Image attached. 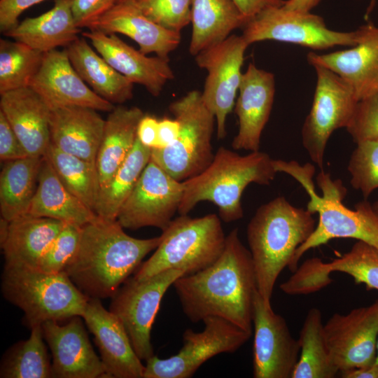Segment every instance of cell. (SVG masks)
<instances>
[{"label": "cell", "mask_w": 378, "mask_h": 378, "mask_svg": "<svg viewBox=\"0 0 378 378\" xmlns=\"http://www.w3.org/2000/svg\"><path fill=\"white\" fill-rule=\"evenodd\" d=\"M304 281L316 290L331 283L330 274L340 272L351 276L355 284H363L368 290H378V249L362 241L329 262L318 258L307 260L300 267Z\"/></svg>", "instance_id": "obj_28"}, {"label": "cell", "mask_w": 378, "mask_h": 378, "mask_svg": "<svg viewBox=\"0 0 378 378\" xmlns=\"http://www.w3.org/2000/svg\"><path fill=\"white\" fill-rule=\"evenodd\" d=\"M106 34H122L134 41L145 55L169 59L181 42V33L158 24L138 7L134 0L119 1L87 27Z\"/></svg>", "instance_id": "obj_23"}, {"label": "cell", "mask_w": 378, "mask_h": 378, "mask_svg": "<svg viewBox=\"0 0 378 378\" xmlns=\"http://www.w3.org/2000/svg\"><path fill=\"white\" fill-rule=\"evenodd\" d=\"M123 229L117 220L99 216L82 227L78 249L64 272L88 298H111L161 241L160 235L134 238Z\"/></svg>", "instance_id": "obj_2"}, {"label": "cell", "mask_w": 378, "mask_h": 378, "mask_svg": "<svg viewBox=\"0 0 378 378\" xmlns=\"http://www.w3.org/2000/svg\"><path fill=\"white\" fill-rule=\"evenodd\" d=\"M253 374L255 378H291L300 356L288 324L257 291L253 302Z\"/></svg>", "instance_id": "obj_16"}, {"label": "cell", "mask_w": 378, "mask_h": 378, "mask_svg": "<svg viewBox=\"0 0 378 378\" xmlns=\"http://www.w3.org/2000/svg\"><path fill=\"white\" fill-rule=\"evenodd\" d=\"M158 121L153 116L144 115L137 127L136 138L144 146L150 149L158 147Z\"/></svg>", "instance_id": "obj_46"}, {"label": "cell", "mask_w": 378, "mask_h": 378, "mask_svg": "<svg viewBox=\"0 0 378 378\" xmlns=\"http://www.w3.org/2000/svg\"><path fill=\"white\" fill-rule=\"evenodd\" d=\"M44 341L42 326L31 328L27 340L18 342L4 354L0 377H52V363Z\"/></svg>", "instance_id": "obj_37"}, {"label": "cell", "mask_w": 378, "mask_h": 378, "mask_svg": "<svg viewBox=\"0 0 378 378\" xmlns=\"http://www.w3.org/2000/svg\"><path fill=\"white\" fill-rule=\"evenodd\" d=\"M172 286L190 321L219 317L252 332L256 276L251 252L237 228L226 236L224 249L213 264L179 277Z\"/></svg>", "instance_id": "obj_1"}, {"label": "cell", "mask_w": 378, "mask_h": 378, "mask_svg": "<svg viewBox=\"0 0 378 378\" xmlns=\"http://www.w3.org/2000/svg\"><path fill=\"white\" fill-rule=\"evenodd\" d=\"M276 172L293 177L309 196L307 209L318 214V223L309 238L296 250L288 269L294 272L301 257L309 250L337 238H352L378 249V214L366 200L358 202L354 210L342 203L346 189L340 179L333 180L329 173L321 171L316 177L321 195L315 190L313 176L315 168L310 163L273 160Z\"/></svg>", "instance_id": "obj_3"}, {"label": "cell", "mask_w": 378, "mask_h": 378, "mask_svg": "<svg viewBox=\"0 0 378 378\" xmlns=\"http://www.w3.org/2000/svg\"><path fill=\"white\" fill-rule=\"evenodd\" d=\"M74 0H55L52 8L35 18L19 22L4 34L43 53L66 48L80 32L72 10Z\"/></svg>", "instance_id": "obj_27"}, {"label": "cell", "mask_w": 378, "mask_h": 378, "mask_svg": "<svg viewBox=\"0 0 378 378\" xmlns=\"http://www.w3.org/2000/svg\"><path fill=\"white\" fill-rule=\"evenodd\" d=\"M81 34L90 41L97 52L113 69L132 83L145 87L154 97H158L165 84L174 77L169 59L158 56L148 57L125 43L115 34L89 30Z\"/></svg>", "instance_id": "obj_21"}, {"label": "cell", "mask_w": 378, "mask_h": 378, "mask_svg": "<svg viewBox=\"0 0 378 378\" xmlns=\"http://www.w3.org/2000/svg\"><path fill=\"white\" fill-rule=\"evenodd\" d=\"M276 171L273 159L260 150L241 155L220 147L202 172L183 181V193L178 213L187 215L200 202L208 201L218 208L225 223L243 217L241 198L251 183L269 185Z\"/></svg>", "instance_id": "obj_5"}, {"label": "cell", "mask_w": 378, "mask_h": 378, "mask_svg": "<svg viewBox=\"0 0 378 378\" xmlns=\"http://www.w3.org/2000/svg\"><path fill=\"white\" fill-rule=\"evenodd\" d=\"M64 224L29 215L8 221L6 234L0 239L4 267L37 270L41 258Z\"/></svg>", "instance_id": "obj_26"}, {"label": "cell", "mask_w": 378, "mask_h": 378, "mask_svg": "<svg viewBox=\"0 0 378 378\" xmlns=\"http://www.w3.org/2000/svg\"><path fill=\"white\" fill-rule=\"evenodd\" d=\"M44 156L65 188L94 211L100 190L95 162L64 153L51 142Z\"/></svg>", "instance_id": "obj_36"}, {"label": "cell", "mask_w": 378, "mask_h": 378, "mask_svg": "<svg viewBox=\"0 0 378 378\" xmlns=\"http://www.w3.org/2000/svg\"><path fill=\"white\" fill-rule=\"evenodd\" d=\"M241 13L248 20L268 8L281 6L284 0H232Z\"/></svg>", "instance_id": "obj_48"}, {"label": "cell", "mask_w": 378, "mask_h": 378, "mask_svg": "<svg viewBox=\"0 0 378 378\" xmlns=\"http://www.w3.org/2000/svg\"><path fill=\"white\" fill-rule=\"evenodd\" d=\"M362 27L360 41L350 48L307 55L313 66L328 69L343 79L358 101L378 92V27L371 22Z\"/></svg>", "instance_id": "obj_22"}, {"label": "cell", "mask_w": 378, "mask_h": 378, "mask_svg": "<svg viewBox=\"0 0 378 378\" xmlns=\"http://www.w3.org/2000/svg\"><path fill=\"white\" fill-rule=\"evenodd\" d=\"M183 193L179 181L151 159L121 206L117 220L125 229L155 227L164 230L178 212Z\"/></svg>", "instance_id": "obj_14"}, {"label": "cell", "mask_w": 378, "mask_h": 378, "mask_svg": "<svg viewBox=\"0 0 378 378\" xmlns=\"http://www.w3.org/2000/svg\"><path fill=\"white\" fill-rule=\"evenodd\" d=\"M324 333L339 372L372 365L377 356L378 299L346 314L335 313L325 323Z\"/></svg>", "instance_id": "obj_15"}, {"label": "cell", "mask_w": 378, "mask_h": 378, "mask_svg": "<svg viewBox=\"0 0 378 378\" xmlns=\"http://www.w3.org/2000/svg\"><path fill=\"white\" fill-rule=\"evenodd\" d=\"M182 270H168L145 279L128 278L111 298L109 310L121 321L141 360L154 356L150 332L160 303Z\"/></svg>", "instance_id": "obj_11"}, {"label": "cell", "mask_w": 378, "mask_h": 378, "mask_svg": "<svg viewBox=\"0 0 378 378\" xmlns=\"http://www.w3.org/2000/svg\"><path fill=\"white\" fill-rule=\"evenodd\" d=\"M316 85L309 113L302 128V145L322 169L327 142L332 132L347 126L358 102L351 87L337 74L314 66Z\"/></svg>", "instance_id": "obj_12"}, {"label": "cell", "mask_w": 378, "mask_h": 378, "mask_svg": "<svg viewBox=\"0 0 378 378\" xmlns=\"http://www.w3.org/2000/svg\"><path fill=\"white\" fill-rule=\"evenodd\" d=\"M339 374L342 378H378V364L373 363L364 368L343 370Z\"/></svg>", "instance_id": "obj_49"}, {"label": "cell", "mask_w": 378, "mask_h": 378, "mask_svg": "<svg viewBox=\"0 0 378 378\" xmlns=\"http://www.w3.org/2000/svg\"><path fill=\"white\" fill-rule=\"evenodd\" d=\"M239 92L234 108L239 128L232 147L234 150L258 151L273 106L274 76L250 63L242 74Z\"/></svg>", "instance_id": "obj_20"}, {"label": "cell", "mask_w": 378, "mask_h": 378, "mask_svg": "<svg viewBox=\"0 0 378 378\" xmlns=\"http://www.w3.org/2000/svg\"><path fill=\"white\" fill-rule=\"evenodd\" d=\"M44 0H0V31L6 33L18 23L20 15Z\"/></svg>", "instance_id": "obj_45"}, {"label": "cell", "mask_w": 378, "mask_h": 378, "mask_svg": "<svg viewBox=\"0 0 378 378\" xmlns=\"http://www.w3.org/2000/svg\"><path fill=\"white\" fill-rule=\"evenodd\" d=\"M81 228L65 223L41 258L37 270L46 273L64 272L78 249Z\"/></svg>", "instance_id": "obj_41"}, {"label": "cell", "mask_w": 378, "mask_h": 378, "mask_svg": "<svg viewBox=\"0 0 378 378\" xmlns=\"http://www.w3.org/2000/svg\"><path fill=\"white\" fill-rule=\"evenodd\" d=\"M347 169L351 186L366 200L378 188V139L357 144Z\"/></svg>", "instance_id": "obj_39"}, {"label": "cell", "mask_w": 378, "mask_h": 378, "mask_svg": "<svg viewBox=\"0 0 378 378\" xmlns=\"http://www.w3.org/2000/svg\"><path fill=\"white\" fill-rule=\"evenodd\" d=\"M43 158L27 156L4 162L0 173L1 218L10 221L27 214Z\"/></svg>", "instance_id": "obj_33"}, {"label": "cell", "mask_w": 378, "mask_h": 378, "mask_svg": "<svg viewBox=\"0 0 378 378\" xmlns=\"http://www.w3.org/2000/svg\"><path fill=\"white\" fill-rule=\"evenodd\" d=\"M151 149L136 138L122 164L110 180L100 188L94 212L103 218L117 220L118 212L150 162Z\"/></svg>", "instance_id": "obj_35"}, {"label": "cell", "mask_w": 378, "mask_h": 378, "mask_svg": "<svg viewBox=\"0 0 378 378\" xmlns=\"http://www.w3.org/2000/svg\"><path fill=\"white\" fill-rule=\"evenodd\" d=\"M44 53L27 44L0 39V94L29 87L38 71Z\"/></svg>", "instance_id": "obj_38"}, {"label": "cell", "mask_w": 378, "mask_h": 378, "mask_svg": "<svg viewBox=\"0 0 378 378\" xmlns=\"http://www.w3.org/2000/svg\"><path fill=\"white\" fill-rule=\"evenodd\" d=\"M374 363L378 364V338H377V356Z\"/></svg>", "instance_id": "obj_52"}, {"label": "cell", "mask_w": 378, "mask_h": 378, "mask_svg": "<svg viewBox=\"0 0 378 378\" xmlns=\"http://www.w3.org/2000/svg\"><path fill=\"white\" fill-rule=\"evenodd\" d=\"M298 340L300 356L291 378H334L339 374L326 343L319 309L308 311Z\"/></svg>", "instance_id": "obj_34"}, {"label": "cell", "mask_w": 378, "mask_h": 378, "mask_svg": "<svg viewBox=\"0 0 378 378\" xmlns=\"http://www.w3.org/2000/svg\"><path fill=\"white\" fill-rule=\"evenodd\" d=\"M124 1V0H120V1Z\"/></svg>", "instance_id": "obj_53"}, {"label": "cell", "mask_w": 378, "mask_h": 378, "mask_svg": "<svg viewBox=\"0 0 378 378\" xmlns=\"http://www.w3.org/2000/svg\"><path fill=\"white\" fill-rule=\"evenodd\" d=\"M169 109L180 124L178 137L166 148L151 149L150 159L175 179L184 181L202 172L212 162L216 119L197 90L174 101Z\"/></svg>", "instance_id": "obj_8"}, {"label": "cell", "mask_w": 378, "mask_h": 378, "mask_svg": "<svg viewBox=\"0 0 378 378\" xmlns=\"http://www.w3.org/2000/svg\"><path fill=\"white\" fill-rule=\"evenodd\" d=\"M120 0H74L72 10L78 28H87Z\"/></svg>", "instance_id": "obj_43"}, {"label": "cell", "mask_w": 378, "mask_h": 378, "mask_svg": "<svg viewBox=\"0 0 378 378\" xmlns=\"http://www.w3.org/2000/svg\"><path fill=\"white\" fill-rule=\"evenodd\" d=\"M97 111L81 106L52 109L51 144L64 153L95 162L105 126Z\"/></svg>", "instance_id": "obj_25"}, {"label": "cell", "mask_w": 378, "mask_h": 378, "mask_svg": "<svg viewBox=\"0 0 378 378\" xmlns=\"http://www.w3.org/2000/svg\"><path fill=\"white\" fill-rule=\"evenodd\" d=\"M51 109L81 106L110 112L114 104L97 94L72 66L66 48L44 53L30 85Z\"/></svg>", "instance_id": "obj_17"}, {"label": "cell", "mask_w": 378, "mask_h": 378, "mask_svg": "<svg viewBox=\"0 0 378 378\" xmlns=\"http://www.w3.org/2000/svg\"><path fill=\"white\" fill-rule=\"evenodd\" d=\"M0 111L29 156L43 157L50 140L52 109L31 88L1 94Z\"/></svg>", "instance_id": "obj_24"}, {"label": "cell", "mask_w": 378, "mask_h": 378, "mask_svg": "<svg viewBox=\"0 0 378 378\" xmlns=\"http://www.w3.org/2000/svg\"><path fill=\"white\" fill-rule=\"evenodd\" d=\"M372 205L374 210L378 214V199Z\"/></svg>", "instance_id": "obj_51"}, {"label": "cell", "mask_w": 378, "mask_h": 378, "mask_svg": "<svg viewBox=\"0 0 378 378\" xmlns=\"http://www.w3.org/2000/svg\"><path fill=\"white\" fill-rule=\"evenodd\" d=\"M247 20L232 0H192L190 54L195 56L224 41Z\"/></svg>", "instance_id": "obj_32"}, {"label": "cell", "mask_w": 378, "mask_h": 378, "mask_svg": "<svg viewBox=\"0 0 378 378\" xmlns=\"http://www.w3.org/2000/svg\"><path fill=\"white\" fill-rule=\"evenodd\" d=\"M316 221L307 209L277 197L256 210L247 226L257 290L265 303L271 298L277 278L289 267L298 248L313 232Z\"/></svg>", "instance_id": "obj_4"}, {"label": "cell", "mask_w": 378, "mask_h": 378, "mask_svg": "<svg viewBox=\"0 0 378 378\" xmlns=\"http://www.w3.org/2000/svg\"><path fill=\"white\" fill-rule=\"evenodd\" d=\"M180 130L179 122L164 118L158 121V142L156 148H164L172 144L178 137Z\"/></svg>", "instance_id": "obj_47"}, {"label": "cell", "mask_w": 378, "mask_h": 378, "mask_svg": "<svg viewBox=\"0 0 378 378\" xmlns=\"http://www.w3.org/2000/svg\"><path fill=\"white\" fill-rule=\"evenodd\" d=\"M81 317L70 318L64 325L57 321H48L41 325L44 340L52 354V377H107L101 358L92 348Z\"/></svg>", "instance_id": "obj_18"}, {"label": "cell", "mask_w": 378, "mask_h": 378, "mask_svg": "<svg viewBox=\"0 0 378 378\" xmlns=\"http://www.w3.org/2000/svg\"><path fill=\"white\" fill-rule=\"evenodd\" d=\"M162 232L159 245L138 267L135 279L174 269L184 270L186 275L195 273L219 258L226 240L221 219L215 214L197 218L180 215Z\"/></svg>", "instance_id": "obj_6"}, {"label": "cell", "mask_w": 378, "mask_h": 378, "mask_svg": "<svg viewBox=\"0 0 378 378\" xmlns=\"http://www.w3.org/2000/svg\"><path fill=\"white\" fill-rule=\"evenodd\" d=\"M29 156L11 128L4 113L0 111V159L3 162Z\"/></svg>", "instance_id": "obj_44"}, {"label": "cell", "mask_w": 378, "mask_h": 378, "mask_svg": "<svg viewBox=\"0 0 378 378\" xmlns=\"http://www.w3.org/2000/svg\"><path fill=\"white\" fill-rule=\"evenodd\" d=\"M321 0H287L283 6L289 10L310 12Z\"/></svg>", "instance_id": "obj_50"}, {"label": "cell", "mask_w": 378, "mask_h": 378, "mask_svg": "<svg viewBox=\"0 0 378 378\" xmlns=\"http://www.w3.org/2000/svg\"><path fill=\"white\" fill-rule=\"evenodd\" d=\"M248 46L242 35L233 34L195 56L198 66L207 71L202 98L215 117L218 139L227 134L226 120L235 104Z\"/></svg>", "instance_id": "obj_13"}, {"label": "cell", "mask_w": 378, "mask_h": 378, "mask_svg": "<svg viewBox=\"0 0 378 378\" xmlns=\"http://www.w3.org/2000/svg\"><path fill=\"white\" fill-rule=\"evenodd\" d=\"M202 321V331H184L183 346L176 354L164 359L154 355L147 360L144 378H190L212 357L237 351L252 335L219 317Z\"/></svg>", "instance_id": "obj_10"}, {"label": "cell", "mask_w": 378, "mask_h": 378, "mask_svg": "<svg viewBox=\"0 0 378 378\" xmlns=\"http://www.w3.org/2000/svg\"><path fill=\"white\" fill-rule=\"evenodd\" d=\"M149 19L169 30L181 32L191 22L192 0H134Z\"/></svg>", "instance_id": "obj_40"}, {"label": "cell", "mask_w": 378, "mask_h": 378, "mask_svg": "<svg viewBox=\"0 0 378 378\" xmlns=\"http://www.w3.org/2000/svg\"><path fill=\"white\" fill-rule=\"evenodd\" d=\"M144 115L137 106L121 104L109 112L95 161L100 188L110 180L131 151L139 122Z\"/></svg>", "instance_id": "obj_31"}, {"label": "cell", "mask_w": 378, "mask_h": 378, "mask_svg": "<svg viewBox=\"0 0 378 378\" xmlns=\"http://www.w3.org/2000/svg\"><path fill=\"white\" fill-rule=\"evenodd\" d=\"M65 48L76 72L97 94L118 105L132 99L134 83L97 54L85 37H78Z\"/></svg>", "instance_id": "obj_30"}, {"label": "cell", "mask_w": 378, "mask_h": 378, "mask_svg": "<svg viewBox=\"0 0 378 378\" xmlns=\"http://www.w3.org/2000/svg\"><path fill=\"white\" fill-rule=\"evenodd\" d=\"M94 335L107 377L144 378L145 365L136 354L119 318L101 299L90 298L82 316Z\"/></svg>", "instance_id": "obj_19"}, {"label": "cell", "mask_w": 378, "mask_h": 378, "mask_svg": "<svg viewBox=\"0 0 378 378\" xmlns=\"http://www.w3.org/2000/svg\"><path fill=\"white\" fill-rule=\"evenodd\" d=\"M27 215L52 218L80 227L97 216L92 209L65 188L45 156L39 172L37 189Z\"/></svg>", "instance_id": "obj_29"}, {"label": "cell", "mask_w": 378, "mask_h": 378, "mask_svg": "<svg viewBox=\"0 0 378 378\" xmlns=\"http://www.w3.org/2000/svg\"><path fill=\"white\" fill-rule=\"evenodd\" d=\"M346 129L356 144L378 139V92L357 102Z\"/></svg>", "instance_id": "obj_42"}, {"label": "cell", "mask_w": 378, "mask_h": 378, "mask_svg": "<svg viewBox=\"0 0 378 378\" xmlns=\"http://www.w3.org/2000/svg\"><path fill=\"white\" fill-rule=\"evenodd\" d=\"M242 29V36L249 45L274 40L316 50L337 46H354L358 43L363 31L362 26L348 32L331 30L321 16L286 9L283 6L260 11L248 19Z\"/></svg>", "instance_id": "obj_9"}, {"label": "cell", "mask_w": 378, "mask_h": 378, "mask_svg": "<svg viewBox=\"0 0 378 378\" xmlns=\"http://www.w3.org/2000/svg\"><path fill=\"white\" fill-rule=\"evenodd\" d=\"M4 297L24 313L30 329L48 321L82 316L89 300L64 272L46 273L36 269L4 267Z\"/></svg>", "instance_id": "obj_7"}]
</instances>
